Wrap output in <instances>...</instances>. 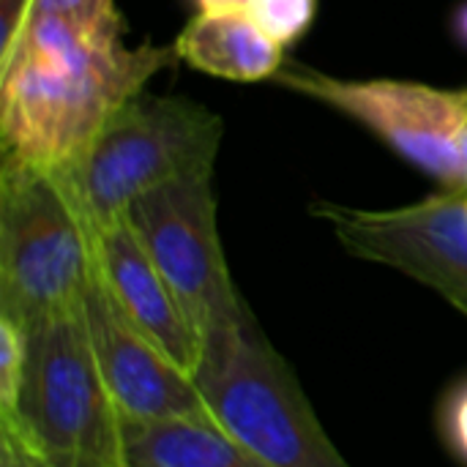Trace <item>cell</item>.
<instances>
[{
  "instance_id": "obj_1",
  "label": "cell",
  "mask_w": 467,
  "mask_h": 467,
  "mask_svg": "<svg viewBox=\"0 0 467 467\" xmlns=\"http://www.w3.org/2000/svg\"><path fill=\"white\" fill-rule=\"evenodd\" d=\"M123 22L33 16L0 49L3 159L74 164L109 118L178 63L175 44L123 41Z\"/></svg>"
},
{
  "instance_id": "obj_2",
  "label": "cell",
  "mask_w": 467,
  "mask_h": 467,
  "mask_svg": "<svg viewBox=\"0 0 467 467\" xmlns=\"http://www.w3.org/2000/svg\"><path fill=\"white\" fill-rule=\"evenodd\" d=\"M99 271V233L60 170L0 164V315L25 331L77 312Z\"/></svg>"
},
{
  "instance_id": "obj_3",
  "label": "cell",
  "mask_w": 467,
  "mask_h": 467,
  "mask_svg": "<svg viewBox=\"0 0 467 467\" xmlns=\"http://www.w3.org/2000/svg\"><path fill=\"white\" fill-rule=\"evenodd\" d=\"M194 386L211 419L268 467H350L249 309L205 331Z\"/></svg>"
},
{
  "instance_id": "obj_4",
  "label": "cell",
  "mask_w": 467,
  "mask_h": 467,
  "mask_svg": "<svg viewBox=\"0 0 467 467\" xmlns=\"http://www.w3.org/2000/svg\"><path fill=\"white\" fill-rule=\"evenodd\" d=\"M222 137L224 123L205 104L140 93L60 172L96 233H101L123 222L129 208L153 189L213 178Z\"/></svg>"
},
{
  "instance_id": "obj_5",
  "label": "cell",
  "mask_w": 467,
  "mask_h": 467,
  "mask_svg": "<svg viewBox=\"0 0 467 467\" xmlns=\"http://www.w3.org/2000/svg\"><path fill=\"white\" fill-rule=\"evenodd\" d=\"M14 421L52 467H126L123 419L99 369L82 309L27 331Z\"/></svg>"
},
{
  "instance_id": "obj_6",
  "label": "cell",
  "mask_w": 467,
  "mask_h": 467,
  "mask_svg": "<svg viewBox=\"0 0 467 467\" xmlns=\"http://www.w3.org/2000/svg\"><path fill=\"white\" fill-rule=\"evenodd\" d=\"M356 120L443 192L467 194V88H435L416 79H345L298 60L274 77Z\"/></svg>"
},
{
  "instance_id": "obj_7",
  "label": "cell",
  "mask_w": 467,
  "mask_h": 467,
  "mask_svg": "<svg viewBox=\"0 0 467 467\" xmlns=\"http://www.w3.org/2000/svg\"><path fill=\"white\" fill-rule=\"evenodd\" d=\"M126 219L202 339L208 328L246 312L222 249L213 178L153 189L129 208Z\"/></svg>"
},
{
  "instance_id": "obj_8",
  "label": "cell",
  "mask_w": 467,
  "mask_h": 467,
  "mask_svg": "<svg viewBox=\"0 0 467 467\" xmlns=\"http://www.w3.org/2000/svg\"><path fill=\"white\" fill-rule=\"evenodd\" d=\"M312 213L345 252L432 287L467 317V194L441 192L383 211L320 200Z\"/></svg>"
},
{
  "instance_id": "obj_9",
  "label": "cell",
  "mask_w": 467,
  "mask_h": 467,
  "mask_svg": "<svg viewBox=\"0 0 467 467\" xmlns=\"http://www.w3.org/2000/svg\"><path fill=\"white\" fill-rule=\"evenodd\" d=\"M88 337L123 424L211 419L194 380L123 315L96 271L82 304Z\"/></svg>"
},
{
  "instance_id": "obj_10",
  "label": "cell",
  "mask_w": 467,
  "mask_h": 467,
  "mask_svg": "<svg viewBox=\"0 0 467 467\" xmlns=\"http://www.w3.org/2000/svg\"><path fill=\"white\" fill-rule=\"evenodd\" d=\"M99 271L137 331L194 380L205 339L150 260L129 219L99 233Z\"/></svg>"
},
{
  "instance_id": "obj_11",
  "label": "cell",
  "mask_w": 467,
  "mask_h": 467,
  "mask_svg": "<svg viewBox=\"0 0 467 467\" xmlns=\"http://www.w3.org/2000/svg\"><path fill=\"white\" fill-rule=\"evenodd\" d=\"M172 44L181 63L230 82L274 79L287 60L246 14H194Z\"/></svg>"
},
{
  "instance_id": "obj_12",
  "label": "cell",
  "mask_w": 467,
  "mask_h": 467,
  "mask_svg": "<svg viewBox=\"0 0 467 467\" xmlns=\"http://www.w3.org/2000/svg\"><path fill=\"white\" fill-rule=\"evenodd\" d=\"M123 465L268 467L208 419L123 424Z\"/></svg>"
},
{
  "instance_id": "obj_13",
  "label": "cell",
  "mask_w": 467,
  "mask_h": 467,
  "mask_svg": "<svg viewBox=\"0 0 467 467\" xmlns=\"http://www.w3.org/2000/svg\"><path fill=\"white\" fill-rule=\"evenodd\" d=\"M244 14L268 38H274L287 49L312 27L317 14V0H249Z\"/></svg>"
},
{
  "instance_id": "obj_14",
  "label": "cell",
  "mask_w": 467,
  "mask_h": 467,
  "mask_svg": "<svg viewBox=\"0 0 467 467\" xmlns=\"http://www.w3.org/2000/svg\"><path fill=\"white\" fill-rule=\"evenodd\" d=\"M27 369V331L0 315V419H14Z\"/></svg>"
},
{
  "instance_id": "obj_15",
  "label": "cell",
  "mask_w": 467,
  "mask_h": 467,
  "mask_svg": "<svg viewBox=\"0 0 467 467\" xmlns=\"http://www.w3.org/2000/svg\"><path fill=\"white\" fill-rule=\"evenodd\" d=\"M60 16L77 22H123L115 0H30V16Z\"/></svg>"
},
{
  "instance_id": "obj_16",
  "label": "cell",
  "mask_w": 467,
  "mask_h": 467,
  "mask_svg": "<svg viewBox=\"0 0 467 467\" xmlns=\"http://www.w3.org/2000/svg\"><path fill=\"white\" fill-rule=\"evenodd\" d=\"M443 432L454 454L467 465V383H462L446 402Z\"/></svg>"
},
{
  "instance_id": "obj_17",
  "label": "cell",
  "mask_w": 467,
  "mask_h": 467,
  "mask_svg": "<svg viewBox=\"0 0 467 467\" xmlns=\"http://www.w3.org/2000/svg\"><path fill=\"white\" fill-rule=\"evenodd\" d=\"M249 0H192L194 14H244Z\"/></svg>"
},
{
  "instance_id": "obj_18",
  "label": "cell",
  "mask_w": 467,
  "mask_h": 467,
  "mask_svg": "<svg viewBox=\"0 0 467 467\" xmlns=\"http://www.w3.org/2000/svg\"><path fill=\"white\" fill-rule=\"evenodd\" d=\"M454 30H457V38L467 44V3L457 11V16H454Z\"/></svg>"
}]
</instances>
